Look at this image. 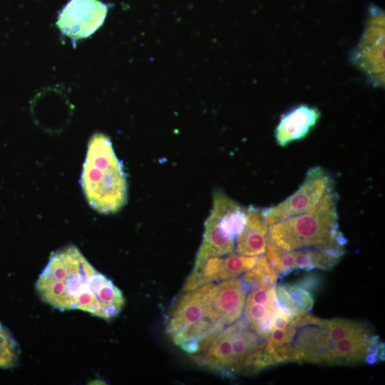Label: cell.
Wrapping results in <instances>:
<instances>
[{
  "label": "cell",
  "mask_w": 385,
  "mask_h": 385,
  "mask_svg": "<svg viewBox=\"0 0 385 385\" xmlns=\"http://www.w3.org/2000/svg\"><path fill=\"white\" fill-rule=\"evenodd\" d=\"M289 293L298 310L311 311L314 299L310 292L295 284H283Z\"/></svg>",
  "instance_id": "603a6c76"
},
{
  "label": "cell",
  "mask_w": 385,
  "mask_h": 385,
  "mask_svg": "<svg viewBox=\"0 0 385 385\" xmlns=\"http://www.w3.org/2000/svg\"><path fill=\"white\" fill-rule=\"evenodd\" d=\"M266 257L271 266L278 275L284 277L296 269L295 260L292 250L283 249L268 238Z\"/></svg>",
  "instance_id": "d6986e66"
},
{
  "label": "cell",
  "mask_w": 385,
  "mask_h": 385,
  "mask_svg": "<svg viewBox=\"0 0 385 385\" xmlns=\"http://www.w3.org/2000/svg\"><path fill=\"white\" fill-rule=\"evenodd\" d=\"M257 258V256L249 257L232 252L225 257H221L217 280L236 278L251 269L255 265Z\"/></svg>",
  "instance_id": "ac0fdd59"
},
{
  "label": "cell",
  "mask_w": 385,
  "mask_h": 385,
  "mask_svg": "<svg viewBox=\"0 0 385 385\" xmlns=\"http://www.w3.org/2000/svg\"><path fill=\"white\" fill-rule=\"evenodd\" d=\"M19 347L10 332L0 324V369L14 366L19 359Z\"/></svg>",
  "instance_id": "44dd1931"
},
{
  "label": "cell",
  "mask_w": 385,
  "mask_h": 385,
  "mask_svg": "<svg viewBox=\"0 0 385 385\" xmlns=\"http://www.w3.org/2000/svg\"><path fill=\"white\" fill-rule=\"evenodd\" d=\"M197 364L222 376L232 378L239 373L236 365L229 325L224 328L202 351L193 356Z\"/></svg>",
  "instance_id": "ba28073f"
},
{
  "label": "cell",
  "mask_w": 385,
  "mask_h": 385,
  "mask_svg": "<svg viewBox=\"0 0 385 385\" xmlns=\"http://www.w3.org/2000/svg\"><path fill=\"white\" fill-rule=\"evenodd\" d=\"M292 316L289 312L280 307L277 304V307L270 321V329L287 327L291 323Z\"/></svg>",
  "instance_id": "484cf974"
},
{
  "label": "cell",
  "mask_w": 385,
  "mask_h": 385,
  "mask_svg": "<svg viewBox=\"0 0 385 385\" xmlns=\"http://www.w3.org/2000/svg\"><path fill=\"white\" fill-rule=\"evenodd\" d=\"M371 335L367 325L338 340L327 349V364L349 365L364 361Z\"/></svg>",
  "instance_id": "8fae6325"
},
{
  "label": "cell",
  "mask_w": 385,
  "mask_h": 385,
  "mask_svg": "<svg viewBox=\"0 0 385 385\" xmlns=\"http://www.w3.org/2000/svg\"><path fill=\"white\" fill-rule=\"evenodd\" d=\"M338 200L334 186L309 211L268 227V238L287 250L332 241L346 244L347 240L340 231L338 223Z\"/></svg>",
  "instance_id": "3957f363"
},
{
  "label": "cell",
  "mask_w": 385,
  "mask_h": 385,
  "mask_svg": "<svg viewBox=\"0 0 385 385\" xmlns=\"http://www.w3.org/2000/svg\"><path fill=\"white\" fill-rule=\"evenodd\" d=\"M331 175L322 167L311 168L298 189L279 204L264 209L265 221L270 227L314 208L324 194L334 187Z\"/></svg>",
  "instance_id": "277c9868"
},
{
  "label": "cell",
  "mask_w": 385,
  "mask_h": 385,
  "mask_svg": "<svg viewBox=\"0 0 385 385\" xmlns=\"http://www.w3.org/2000/svg\"><path fill=\"white\" fill-rule=\"evenodd\" d=\"M108 6L100 0H69L60 11L56 25L73 41L91 36L103 24Z\"/></svg>",
  "instance_id": "5b68a950"
},
{
  "label": "cell",
  "mask_w": 385,
  "mask_h": 385,
  "mask_svg": "<svg viewBox=\"0 0 385 385\" xmlns=\"http://www.w3.org/2000/svg\"><path fill=\"white\" fill-rule=\"evenodd\" d=\"M229 326L232 332L235 360L240 372L245 356L264 340L250 327L245 318L238 319Z\"/></svg>",
  "instance_id": "9a60e30c"
},
{
  "label": "cell",
  "mask_w": 385,
  "mask_h": 385,
  "mask_svg": "<svg viewBox=\"0 0 385 385\" xmlns=\"http://www.w3.org/2000/svg\"><path fill=\"white\" fill-rule=\"evenodd\" d=\"M81 183L89 205L100 213H115L126 204L125 173L106 135L97 133L90 138Z\"/></svg>",
  "instance_id": "7a4b0ae2"
},
{
  "label": "cell",
  "mask_w": 385,
  "mask_h": 385,
  "mask_svg": "<svg viewBox=\"0 0 385 385\" xmlns=\"http://www.w3.org/2000/svg\"><path fill=\"white\" fill-rule=\"evenodd\" d=\"M295 284L302 287L310 293H314L319 289L322 284V279L319 275L310 273L296 282Z\"/></svg>",
  "instance_id": "f1b7e54d"
},
{
  "label": "cell",
  "mask_w": 385,
  "mask_h": 385,
  "mask_svg": "<svg viewBox=\"0 0 385 385\" xmlns=\"http://www.w3.org/2000/svg\"><path fill=\"white\" fill-rule=\"evenodd\" d=\"M317 325L322 329L329 347L338 340L367 326L361 322L344 319H321Z\"/></svg>",
  "instance_id": "e0dca14e"
},
{
  "label": "cell",
  "mask_w": 385,
  "mask_h": 385,
  "mask_svg": "<svg viewBox=\"0 0 385 385\" xmlns=\"http://www.w3.org/2000/svg\"><path fill=\"white\" fill-rule=\"evenodd\" d=\"M294 346L304 354V361L327 364V352L329 346L319 325L306 326L302 329L296 337Z\"/></svg>",
  "instance_id": "5bb4252c"
},
{
  "label": "cell",
  "mask_w": 385,
  "mask_h": 385,
  "mask_svg": "<svg viewBox=\"0 0 385 385\" xmlns=\"http://www.w3.org/2000/svg\"><path fill=\"white\" fill-rule=\"evenodd\" d=\"M297 329L292 322L285 328H272L270 329L267 341L265 343L266 350L269 354L284 344H292L295 337Z\"/></svg>",
  "instance_id": "7402d4cb"
},
{
  "label": "cell",
  "mask_w": 385,
  "mask_h": 385,
  "mask_svg": "<svg viewBox=\"0 0 385 385\" xmlns=\"http://www.w3.org/2000/svg\"><path fill=\"white\" fill-rule=\"evenodd\" d=\"M264 341L260 342L244 359L240 372L246 375L256 374L277 363L267 352Z\"/></svg>",
  "instance_id": "ffe728a7"
},
{
  "label": "cell",
  "mask_w": 385,
  "mask_h": 385,
  "mask_svg": "<svg viewBox=\"0 0 385 385\" xmlns=\"http://www.w3.org/2000/svg\"><path fill=\"white\" fill-rule=\"evenodd\" d=\"M247 285L241 279H225L212 283L205 295L207 317L213 322L229 325L241 317Z\"/></svg>",
  "instance_id": "8992f818"
},
{
  "label": "cell",
  "mask_w": 385,
  "mask_h": 385,
  "mask_svg": "<svg viewBox=\"0 0 385 385\" xmlns=\"http://www.w3.org/2000/svg\"><path fill=\"white\" fill-rule=\"evenodd\" d=\"M271 355L277 364L287 361H304V354L294 344H284L275 348Z\"/></svg>",
  "instance_id": "cb8c5ba5"
},
{
  "label": "cell",
  "mask_w": 385,
  "mask_h": 385,
  "mask_svg": "<svg viewBox=\"0 0 385 385\" xmlns=\"http://www.w3.org/2000/svg\"><path fill=\"white\" fill-rule=\"evenodd\" d=\"M319 117V111L308 106H297L282 115L277 125L274 136L281 147L299 140L309 133Z\"/></svg>",
  "instance_id": "9c48e42d"
},
{
  "label": "cell",
  "mask_w": 385,
  "mask_h": 385,
  "mask_svg": "<svg viewBox=\"0 0 385 385\" xmlns=\"http://www.w3.org/2000/svg\"><path fill=\"white\" fill-rule=\"evenodd\" d=\"M278 305L292 315L298 311L294 302L283 284H278L275 288Z\"/></svg>",
  "instance_id": "d4e9b609"
},
{
  "label": "cell",
  "mask_w": 385,
  "mask_h": 385,
  "mask_svg": "<svg viewBox=\"0 0 385 385\" xmlns=\"http://www.w3.org/2000/svg\"><path fill=\"white\" fill-rule=\"evenodd\" d=\"M212 283L185 292L175 302L166 322V332L174 343L192 327L208 318L205 295Z\"/></svg>",
  "instance_id": "52a82bcc"
},
{
  "label": "cell",
  "mask_w": 385,
  "mask_h": 385,
  "mask_svg": "<svg viewBox=\"0 0 385 385\" xmlns=\"http://www.w3.org/2000/svg\"><path fill=\"white\" fill-rule=\"evenodd\" d=\"M278 277L266 255L262 254L257 257L255 265L243 274L241 280L247 285L249 291H251L258 287H274Z\"/></svg>",
  "instance_id": "2e32d148"
},
{
  "label": "cell",
  "mask_w": 385,
  "mask_h": 385,
  "mask_svg": "<svg viewBox=\"0 0 385 385\" xmlns=\"http://www.w3.org/2000/svg\"><path fill=\"white\" fill-rule=\"evenodd\" d=\"M264 209L252 205L247 207L246 225L235 239V249L237 254L252 257L265 252L268 227L265 221Z\"/></svg>",
  "instance_id": "30bf717a"
},
{
  "label": "cell",
  "mask_w": 385,
  "mask_h": 385,
  "mask_svg": "<svg viewBox=\"0 0 385 385\" xmlns=\"http://www.w3.org/2000/svg\"><path fill=\"white\" fill-rule=\"evenodd\" d=\"M292 252L294 257L296 269H301L305 271L314 269L309 250L307 247L293 250Z\"/></svg>",
  "instance_id": "83f0119b"
},
{
  "label": "cell",
  "mask_w": 385,
  "mask_h": 385,
  "mask_svg": "<svg viewBox=\"0 0 385 385\" xmlns=\"http://www.w3.org/2000/svg\"><path fill=\"white\" fill-rule=\"evenodd\" d=\"M202 242L198 249L192 270L200 269L210 257H222L235 250V240L226 235L220 229L216 218L210 213L204 223Z\"/></svg>",
  "instance_id": "4fadbf2b"
},
{
  "label": "cell",
  "mask_w": 385,
  "mask_h": 385,
  "mask_svg": "<svg viewBox=\"0 0 385 385\" xmlns=\"http://www.w3.org/2000/svg\"><path fill=\"white\" fill-rule=\"evenodd\" d=\"M217 220L222 231L235 240L247 220V207H244L221 190L213 193L210 212Z\"/></svg>",
  "instance_id": "7c38bea8"
},
{
  "label": "cell",
  "mask_w": 385,
  "mask_h": 385,
  "mask_svg": "<svg viewBox=\"0 0 385 385\" xmlns=\"http://www.w3.org/2000/svg\"><path fill=\"white\" fill-rule=\"evenodd\" d=\"M321 319L314 316L308 312V311L298 310L292 316V324L296 328L302 327L317 324Z\"/></svg>",
  "instance_id": "4316f807"
},
{
  "label": "cell",
  "mask_w": 385,
  "mask_h": 385,
  "mask_svg": "<svg viewBox=\"0 0 385 385\" xmlns=\"http://www.w3.org/2000/svg\"><path fill=\"white\" fill-rule=\"evenodd\" d=\"M36 289L44 302L56 309H79L104 319L116 317L125 304L121 290L74 245L51 253Z\"/></svg>",
  "instance_id": "6da1fadb"
}]
</instances>
